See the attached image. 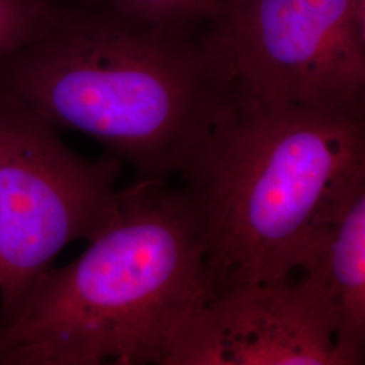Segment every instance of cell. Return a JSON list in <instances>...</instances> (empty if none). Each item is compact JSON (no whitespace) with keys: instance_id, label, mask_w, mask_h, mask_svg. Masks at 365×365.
<instances>
[{"instance_id":"obj_7","label":"cell","mask_w":365,"mask_h":365,"mask_svg":"<svg viewBox=\"0 0 365 365\" xmlns=\"http://www.w3.org/2000/svg\"><path fill=\"white\" fill-rule=\"evenodd\" d=\"M302 274L318 289L345 365L364 363L365 188L331 222Z\"/></svg>"},{"instance_id":"obj_10","label":"cell","mask_w":365,"mask_h":365,"mask_svg":"<svg viewBox=\"0 0 365 365\" xmlns=\"http://www.w3.org/2000/svg\"><path fill=\"white\" fill-rule=\"evenodd\" d=\"M215 1H217V3H218V6L221 7V4L223 3V1H225V0H215Z\"/></svg>"},{"instance_id":"obj_9","label":"cell","mask_w":365,"mask_h":365,"mask_svg":"<svg viewBox=\"0 0 365 365\" xmlns=\"http://www.w3.org/2000/svg\"><path fill=\"white\" fill-rule=\"evenodd\" d=\"M61 11L51 0H0V60L43 36Z\"/></svg>"},{"instance_id":"obj_2","label":"cell","mask_w":365,"mask_h":365,"mask_svg":"<svg viewBox=\"0 0 365 365\" xmlns=\"http://www.w3.org/2000/svg\"><path fill=\"white\" fill-rule=\"evenodd\" d=\"M211 292L282 283L365 188L361 115L238 101L188 168Z\"/></svg>"},{"instance_id":"obj_3","label":"cell","mask_w":365,"mask_h":365,"mask_svg":"<svg viewBox=\"0 0 365 365\" xmlns=\"http://www.w3.org/2000/svg\"><path fill=\"white\" fill-rule=\"evenodd\" d=\"M211 295L190 196L135 180L120 190L117 223L49 268L0 322V365H165L175 334Z\"/></svg>"},{"instance_id":"obj_1","label":"cell","mask_w":365,"mask_h":365,"mask_svg":"<svg viewBox=\"0 0 365 365\" xmlns=\"http://www.w3.org/2000/svg\"><path fill=\"white\" fill-rule=\"evenodd\" d=\"M101 7L66 10L0 60V93L90 135L137 172L182 176L233 103L202 38Z\"/></svg>"},{"instance_id":"obj_6","label":"cell","mask_w":365,"mask_h":365,"mask_svg":"<svg viewBox=\"0 0 365 365\" xmlns=\"http://www.w3.org/2000/svg\"><path fill=\"white\" fill-rule=\"evenodd\" d=\"M165 365H345L327 306L300 272L206 300L178 330Z\"/></svg>"},{"instance_id":"obj_4","label":"cell","mask_w":365,"mask_h":365,"mask_svg":"<svg viewBox=\"0 0 365 365\" xmlns=\"http://www.w3.org/2000/svg\"><path fill=\"white\" fill-rule=\"evenodd\" d=\"M122 163L78 156L34 110L0 93V322L58 253L120 217Z\"/></svg>"},{"instance_id":"obj_5","label":"cell","mask_w":365,"mask_h":365,"mask_svg":"<svg viewBox=\"0 0 365 365\" xmlns=\"http://www.w3.org/2000/svg\"><path fill=\"white\" fill-rule=\"evenodd\" d=\"M210 22L235 99L364 117L365 0H225Z\"/></svg>"},{"instance_id":"obj_8","label":"cell","mask_w":365,"mask_h":365,"mask_svg":"<svg viewBox=\"0 0 365 365\" xmlns=\"http://www.w3.org/2000/svg\"><path fill=\"white\" fill-rule=\"evenodd\" d=\"M141 22L188 29L192 24L211 21L220 10L215 0H78Z\"/></svg>"}]
</instances>
